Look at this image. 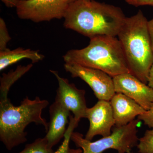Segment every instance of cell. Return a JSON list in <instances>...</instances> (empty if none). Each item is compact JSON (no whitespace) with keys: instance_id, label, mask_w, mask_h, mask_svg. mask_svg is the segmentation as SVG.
I'll return each mask as SVG.
<instances>
[{"instance_id":"1","label":"cell","mask_w":153,"mask_h":153,"mask_svg":"<svg viewBox=\"0 0 153 153\" xmlns=\"http://www.w3.org/2000/svg\"><path fill=\"white\" fill-rule=\"evenodd\" d=\"M126 17L119 7L91 0H76L64 16V27L89 38L116 37Z\"/></svg>"},{"instance_id":"2","label":"cell","mask_w":153,"mask_h":153,"mask_svg":"<svg viewBox=\"0 0 153 153\" xmlns=\"http://www.w3.org/2000/svg\"><path fill=\"white\" fill-rule=\"evenodd\" d=\"M148 21L143 12L126 17L117 35L130 73L148 84L153 64V48Z\"/></svg>"},{"instance_id":"3","label":"cell","mask_w":153,"mask_h":153,"mask_svg":"<svg viewBox=\"0 0 153 153\" xmlns=\"http://www.w3.org/2000/svg\"><path fill=\"white\" fill-rule=\"evenodd\" d=\"M49 104L39 97L34 100L27 97L19 106L14 105L8 97L0 99V140L8 150L27 141L25 129L30 123L44 126L47 132L49 123L42 113Z\"/></svg>"},{"instance_id":"4","label":"cell","mask_w":153,"mask_h":153,"mask_svg":"<svg viewBox=\"0 0 153 153\" xmlns=\"http://www.w3.org/2000/svg\"><path fill=\"white\" fill-rule=\"evenodd\" d=\"M90 40L85 48L66 52L63 56L65 63L99 69L112 77L130 73L120 42L116 37L100 36Z\"/></svg>"},{"instance_id":"5","label":"cell","mask_w":153,"mask_h":153,"mask_svg":"<svg viewBox=\"0 0 153 153\" xmlns=\"http://www.w3.org/2000/svg\"><path fill=\"white\" fill-rule=\"evenodd\" d=\"M140 121L137 119L126 125L115 126L108 136L91 142L85 139L82 134L73 132L71 140L77 147L82 149V153H102L112 149L118 153H133V148L137 146L139 139L137 136Z\"/></svg>"},{"instance_id":"6","label":"cell","mask_w":153,"mask_h":153,"mask_svg":"<svg viewBox=\"0 0 153 153\" xmlns=\"http://www.w3.org/2000/svg\"><path fill=\"white\" fill-rule=\"evenodd\" d=\"M76 0H19L18 17L35 23L64 19L69 6Z\"/></svg>"},{"instance_id":"7","label":"cell","mask_w":153,"mask_h":153,"mask_svg":"<svg viewBox=\"0 0 153 153\" xmlns=\"http://www.w3.org/2000/svg\"><path fill=\"white\" fill-rule=\"evenodd\" d=\"M64 68L72 77L86 82L99 100L109 101L116 93L113 77L104 71L74 63H65Z\"/></svg>"},{"instance_id":"8","label":"cell","mask_w":153,"mask_h":153,"mask_svg":"<svg viewBox=\"0 0 153 153\" xmlns=\"http://www.w3.org/2000/svg\"><path fill=\"white\" fill-rule=\"evenodd\" d=\"M50 71L55 75L58 81L55 101L71 111L74 118L77 120L80 121L81 118H85L88 108L85 91L79 89L74 84L70 83L68 79L61 77L57 71L50 70Z\"/></svg>"},{"instance_id":"9","label":"cell","mask_w":153,"mask_h":153,"mask_svg":"<svg viewBox=\"0 0 153 153\" xmlns=\"http://www.w3.org/2000/svg\"><path fill=\"white\" fill-rule=\"evenodd\" d=\"M116 93H122L131 99L145 110L153 102V89L130 73L113 77Z\"/></svg>"},{"instance_id":"10","label":"cell","mask_w":153,"mask_h":153,"mask_svg":"<svg viewBox=\"0 0 153 153\" xmlns=\"http://www.w3.org/2000/svg\"><path fill=\"white\" fill-rule=\"evenodd\" d=\"M85 118L89 122V128L85 137L88 140H92L97 135L108 136L115 126L112 108L110 102L106 100H99L93 107L88 108Z\"/></svg>"},{"instance_id":"11","label":"cell","mask_w":153,"mask_h":153,"mask_svg":"<svg viewBox=\"0 0 153 153\" xmlns=\"http://www.w3.org/2000/svg\"><path fill=\"white\" fill-rule=\"evenodd\" d=\"M115 120V126L126 125L146 110L135 101L122 93H116L109 101Z\"/></svg>"},{"instance_id":"12","label":"cell","mask_w":153,"mask_h":153,"mask_svg":"<svg viewBox=\"0 0 153 153\" xmlns=\"http://www.w3.org/2000/svg\"><path fill=\"white\" fill-rule=\"evenodd\" d=\"M50 121L45 137L50 149L57 145L64 137L66 125L71 115L70 111L58 102L55 101L49 107Z\"/></svg>"},{"instance_id":"13","label":"cell","mask_w":153,"mask_h":153,"mask_svg":"<svg viewBox=\"0 0 153 153\" xmlns=\"http://www.w3.org/2000/svg\"><path fill=\"white\" fill-rule=\"evenodd\" d=\"M44 56L37 50L19 47L10 50L9 48L0 51V71L25 59H29L32 63H37L44 58Z\"/></svg>"},{"instance_id":"14","label":"cell","mask_w":153,"mask_h":153,"mask_svg":"<svg viewBox=\"0 0 153 153\" xmlns=\"http://www.w3.org/2000/svg\"><path fill=\"white\" fill-rule=\"evenodd\" d=\"M33 63L26 66L19 65L15 70L7 73H4L0 78V99L8 98L10 88L15 82L30 71L33 67Z\"/></svg>"},{"instance_id":"15","label":"cell","mask_w":153,"mask_h":153,"mask_svg":"<svg viewBox=\"0 0 153 153\" xmlns=\"http://www.w3.org/2000/svg\"><path fill=\"white\" fill-rule=\"evenodd\" d=\"M70 122L66 131L64 136V139L62 143L60 145L57 151H53L50 153H73L74 149H71L69 147V143H70L71 134L74 131V129L76 128L78 126L79 120H77L74 118L73 116H70L69 117Z\"/></svg>"},{"instance_id":"16","label":"cell","mask_w":153,"mask_h":153,"mask_svg":"<svg viewBox=\"0 0 153 153\" xmlns=\"http://www.w3.org/2000/svg\"><path fill=\"white\" fill-rule=\"evenodd\" d=\"M48 147L46 138H39L25 146V149L18 153H50L53 151Z\"/></svg>"},{"instance_id":"17","label":"cell","mask_w":153,"mask_h":153,"mask_svg":"<svg viewBox=\"0 0 153 153\" xmlns=\"http://www.w3.org/2000/svg\"><path fill=\"white\" fill-rule=\"evenodd\" d=\"M138 142L137 146L139 153H153V129L146 131Z\"/></svg>"},{"instance_id":"18","label":"cell","mask_w":153,"mask_h":153,"mask_svg":"<svg viewBox=\"0 0 153 153\" xmlns=\"http://www.w3.org/2000/svg\"><path fill=\"white\" fill-rule=\"evenodd\" d=\"M11 38L9 34L5 22L2 18H0V51L7 49V45L10 41Z\"/></svg>"},{"instance_id":"19","label":"cell","mask_w":153,"mask_h":153,"mask_svg":"<svg viewBox=\"0 0 153 153\" xmlns=\"http://www.w3.org/2000/svg\"><path fill=\"white\" fill-rule=\"evenodd\" d=\"M137 119L142 121L150 128L153 129V102L150 108L143 114L137 117Z\"/></svg>"},{"instance_id":"20","label":"cell","mask_w":153,"mask_h":153,"mask_svg":"<svg viewBox=\"0 0 153 153\" xmlns=\"http://www.w3.org/2000/svg\"><path fill=\"white\" fill-rule=\"evenodd\" d=\"M125 1L128 4L135 7L146 5L153 7V0H125Z\"/></svg>"},{"instance_id":"21","label":"cell","mask_w":153,"mask_h":153,"mask_svg":"<svg viewBox=\"0 0 153 153\" xmlns=\"http://www.w3.org/2000/svg\"><path fill=\"white\" fill-rule=\"evenodd\" d=\"M8 7H16L19 0H1Z\"/></svg>"},{"instance_id":"22","label":"cell","mask_w":153,"mask_h":153,"mask_svg":"<svg viewBox=\"0 0 153 153\" xmlns=\"http://www.w3.org/2000/svg\"><path fill=\"white\" fill-rule=\"evenodd\" d=\"M148 26L153 48V18L150 21H148Z\"/></svg>"},{"instance_id":"23","label":"cell","mask_w":153,"mask_h":153,"mask_svg":"<svg viewBox=\"0 0 153 153\" xmlns=\"http://www.w3.org/2000/svg\"><path fill=\"white\" fill-rule=\"evenodd\" d=\"M148 85L153 89V64L151 67L149 73Z\"/></svg>"},{"instance_id":"24","label":"cell","mask_w":153,"mask_h":153,"mask_svg":"<svg viewBox=\"0 0 153 153\" xmlns=\"http://www.w3.org/2000/svg\"><path fill=\"white\" fill-rule=\"evenodd\" d=\"M82 150L80 149H78L75 150L74 151L73 153H82Z\"/></svg>"},{"instance_id":"25","label":"cell","mask_w":153,"mask_h":153,"mask_svg":"<svg viewBox=\"0 0 153 153\" xmlns=\"http://www.w3.org/2000/svg\"><path fill=\"white\" fill-rule=\"evenodd\" d=\"M83 1H90L91 0H83Z\"/></svg>"},{"instance_id":"26","label":"cell","mask_w":153,"mask_h":153,"mask_svg":"<svg viewBox=\"0 0 153 153\" xmlns=\"http://www.w3.org/2000/svg\"><path fill=\"white\" fill-rule=\"evenodd\" d=\"M20 1H25V0H20Z\"/></svg>"}]
</instances>
